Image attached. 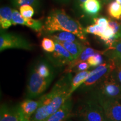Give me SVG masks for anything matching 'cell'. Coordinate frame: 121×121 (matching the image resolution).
Listing matches in <instances>:
<instances>
[{
	"label": "cell",
	"mask_w": 121,
	"mask_h": 121,
	"mask_svg": "<svg viewBox=\"0 0 121 121\" xmlns=\"http://www.w3.org/2000/svg\"><path fill=\"white\" fill-rule=\"evenodd\" d=\"M108 26L110 27L114 31L116 39H119L121 38V25L117 21L114 20L111 18L108 19Z\"/></svg>",
	"instance_id": "28"
},
{
	"label": "cell",
	"mask_w": 121,
	"mask_h": 121,
	"mask_svg": "<svg viewBox=\"0 0 121 121\" xmlns=\"http://www.w3.org/2000/svg\"><path fill=\"white\" fill-rule=\"evenodd\" d=\"M57 2L61 3V4H68L71 1V0H55Z\"/></svg>",
	"instance_id": "35"
},
{
	"label": "cell",
	"mask_w": 121,
	"mask_h": 121,
	"mask_svg": "<svg viewBox=\"0 0 121 121\" xmlns=\"http://www.w3.org/2000/svg\"><path fill=\"white\" fill-rule=\"evenodd\" d=\"M113 72L117 81L121 85V64L117 65L116 69Z\"/></svg>",
	"instance_id": "32"
},
{
	"label": "cell",
	"mask_w": 121,
	"mask_h": 121,
	"mask_svg": "<svg viewBox=\"0 0 121 121\" xmlns=\"http://www.w3.org/2000/svg\"><path fill=\"white\" fill-rule=\"evenodd\" d=\"M49 37L52 38L54 42H80L78 40V39H80L75 34L71 32H69V31H58L56 33H54L52 34H49Z\"/></svg>",
	"instance_id": "19"
},
{
	"label": "cell",
	"mask_w": 121,
	"mask_h": 121,
	"mask_svg": "<svg viewBox=\"0 0 121 121\" xmlns=\"http://www.w3.org/2000/svg\"><path fill=\"white\" fill-rule=\"evenodd\" d=\"M40 104V100H33L31 99H26L20 104L19 108L25 117L30 118L35 112Z\"/></svg>",
	"instance_id": "16"
},
{
	"label": "cell",
	"mask_w": 121,
	"mask_h": 121,
	"mask_svg": "<svg viewBox=\"0 0 121 121\" xmlns=\"http://www.w3.org/2000/svg\"><path fill=\"white\" fill-rule=\"evenodd\" d=\"M78 114L85 121H109L96 98L85 103L80 108Z\"/></svg>",
	"instance_id": "6"
},
{
	"label": "cell",
	"mask_w": 121,
	"mask_h": 121,
	"mask_svg": "<svg viewBox=\"0 0 121 121\" xmlns=\"http://www.w3.org/2000/svg\"><path fill=\"white\" fill-rule=\"evenodd\" d=\"M90 73V71L86 70L78 72V73L76 74V75L72 78V80L70 95H71L76 89L80 86L86 81V80L88 78Z\"/></svg>",
	"instance_id": "20"
},
{
	"label": "cell",
	"mask_w": 121,
	"mask_h": 121,
	"mask_svg": "<svg viewBox=\"0 0 121 121\" xmlns=\"http://www.w3.org/2000/svg\"><path fill=\"white\" fill-rule=\"evenodd\" d=\"M13 9L10 7L3 6L0 9V26L1 29H7L13 25Z\"/></svg>",
	"instance_id": "18"
},
{
	"label": "cell",
	"mask_w": 121,
	"mask_h": 121,
	"mask_svg": "<svg viewBox=\"0 0 121 121\" xmlns=\"http://www.w3.org/2000/svg\"><path fill=\"white\" fill-rule=\"evenodd\" d=\"M100 52V51L96 50L93 48L90 47L85 46L84 48V49H83V51H82V52H81V53L80 54L79 56L76 59L74 60L73 61H72L69 65H67L66 69H65V72L66 73H71L72 69L78 63L82 62L87 61V60H88L89 57L94 55V54Z\"/></svg>",
	"instance_id": "13"
},
{
	"label": "cell",
	"mask_w": 121,
	"mask_h": 121,
	"mask_svg": "<svg viewBox=\"0 0 121 121\" xmlns=\"http://www.w3.org/2000/svg\"><path fill=\"white\" fill-rule=\"evenodd\" d=\"M96 99L102 106L109 121H121V103L117 99L106 98L96 95Z\"/></svg>",
	"instance_id": "8"
},
{
	"label": "cell",
	"mask_w": 121,
	"mask_h": 121,
	"mask_svg": "<svg viewBox=\"0 0 121 121\" xmlns=\"http://www.w3.org/2000/svg\"><path fill=\"white\" fill-rule=\"evenodd\" d=\"M55 50L48 54L53 63L57 66H63L69 65L74 60L69 51L60 43L55 42Z\"/></svg>",
	"instance_id": "9"
},
{
	"label": "cell",
	"mask_w": 121,
	"mask_h": 121,
	"mask_svg": "<svg viewBox=\"0 0 121 121\" xmlns=\"http://www.w3.org/2000/svg\"><path fill=\"white\" fill-rule=\"evenodd\" d=\"M90 65H89V63L87 62H82L78 63L76 66H75L73 69H72V72L78 73V72L83 71L87 70L90 68Z\"/></svg>",
	"instance_id": "30"
},
{
	"label": "cell",
	"mask_w": 121,
	"mask_h": 121,
	"mask_svg": "<svg viewBox=\"0 0 121 121\" xmlns=\"http://www.w3.org/2000/svg\"><path fill=\"white\" fill-rule=\"evenodd\" d=\"M99 84L97 95L110 99H118L121 98V85L113 72L107 76Z\"/></svg>",
	"instance_id": "7"
},
{
	"label": "cell",
	"mask_w": 121,
	"mask_h": 121,
	"mask_svg": "<svg viewBox=\"0 0 121 121\" xmlns=\"http://www.w3.org/2000/svg\"><path fill=\"white\" fill-rule=\"evenodd\" d=\"M106 28L100 26L98 24H94L93 25H89L86 28H85V31L86 34H92L98 36V37H100V35L102 34V33L103 32Z\"/></svg>",
	"instance_id": "26"
},
{
	"label": "cell",
	"mask_w": 121,
	"mask_h": 121,
	"mask_svg": "<svg viewBox=\"0 0 121 121\" xmlns=\"http://www.w3.org/2000/svg\"><path fill=\"white\" fill-rule=\"evenodd\" d=\"M103 55L113 60L116 65L121 64V38L116 39L111 47L104 51Z\"/></svg>",
	"instance_id": "14"
},
{
	"label": "cell",
	"mask_w": 121,
	"mask_h": 121,
	"mask_svg": "<svg viewBox=\"0 0 121 121\" xmlns=\"http://www.w3.org/2000/svg\"><path fill=\"white\" fill-rule=\"evenodd\" d=\"M107 12L111 19L121 20V4L116 1L109 3L107 7Z\"/></svg>",
	"instance_id": "21"
},
{
	"label": "cell",
	"mask_w": 121,
	"mask_h": 121,
	"mask_svg": "<svg viewBox=\"0 0 121 121\" xmlns=\"http://www.w3.org/2000/svg\"><path fill=\"white\" fill-rule=\"evenodd\" d=\"M41 47L45 52L52 53L55 50V42L51 38L44 37L42 40Z\"/></svg>",
	"instance_id": "24"
},
{
	"label": "cell",
	"mask_w": 121,
	"mask_h": 121,
	"mask_svg": "<svg viewBox=\"0 0 121 121\" xmlns=\"http://www.w3.org/2000/svg\"><path fill=\"white\" fill-rule=\"evenodd\" d=\"M43 30L48 34L57 31H69L75 34L84 43H88L85 28L62 9H53L50 12L43 24Z\"/></svg>",
	"instance_id": "2"
},
{
	"label": "cell",
	"mask_w": 121,
	"mask_h": 121,
	"mask_svg": "<svg viewBox=\"0 0 121 121\" xmlns=\"http://www.w3.org/2000/svg\"><path fill=\"white\" fill-rule=\"evenodd\" d=\"M101 2H102L104 4H107L110 3L112 1H113V0H100Z\"/></svg>",
	"instance_id": "36"
},
{
	"label": "cell",
	"mask_w": 121,
	"mask_h": 121,
	"mask_svg": "<svg viewBox=\"0 0 121 121\" xmlns=\"http://www.w3.org/2000/svg\"><path fill=\"white\" fill-rule=\"evenodd\" d=\"M86 0H75V6L78 10H81L83 4Z\"/></svg>",
	"instance_id": "33"
},
{
	"label": "cell",
	"mask_w": 121,
	"mask_h": 121,
	"mask_svg": "<svg viewBox=\"0 0 121 121\" xmlns=\"http://www.w3.org/2000/svg\"><path fill=\"white\" fill-rule=\"evenodd\" d=\"M57 43L64 47L70 53L74 60L79 56L86 46L82 42H59Z\"/></svg>",
	"instance_id": "17"
},
{
	"label": "cell",
	"mask_w": 121,
	"mask_h": 121,
	"mask_svg": "<svg viewBox=\"0 0 121 121\" xmlns=\"http://www.w3.org/2000/svg\"><path fill=\"white\" fill-rule=\"evenodd\" d=\"M72 75L66 73L53 86L49 93L39 98L40 104L31 118L32 121H45L58 110L70 97Z\"/></svg>",
	"instance_id": "1"
},
{
	"label": "cell",
	"mask_w": 121,
	"mask_h": 121,
	"mask_svg": "<svg viewBox=\"0 0 121 121\" xmlns=\"http://www.w3.org/2000/svg\"><path fill=\"white\" fill-rule=\"evenodd\" d=\"M13 6L20 7L24 4H29L38 10L42 6V0H10Z\"/></svg>",
	"instance_id": "23"
},
{
	"label": "cell",
	"mask_w": 121,
	"mask_h": 121,
	"mask_svg": "<svg viewBox=\"0 0 121 121\" xmlns=\"http://www.w3.org/2000/svg\"><path fill=\"white\" fill-rule=\"evenodd\" d=\"M116 63L113 60L108 59L102 64L96 66L90 71L88 78L81 85L82 89H88L99 84L107 76L114 71L116 69Z\"/></svg>",
	"instance_id": "4"
},
{
	"label": "cell",
	"mask_w": 121,
	"mask_h": 121,
	"mask_svg": "<svg viewBox=\"0 0 121 121\" xmlns=\"http://www.w3.org/2000/svg\"><path fill=\"white\" fill-rule=\"evenodd\" d=\"M82 121H84V120H82Z\"/></svg>",
	"instance_id": "38"
},
{
	"label": "cell",
	"mask_w": 121,
	"mask_h": 121,
	"mask_svg": "<svg viewBox=\"0 0 121 121\" xmlns=\"http://www.w3.org/2000/svg\"><path fill=\"white\" fill-rule=\"evenodd\" d=\"M72 109L71 96L68 98L63 105L45 121H66L69 117Z\"/></svg>",
	"instance_id": "11"
},
{
	"label": "cell",
	"mask_w": 121,
	"mask_h": 121,
	"mask_svg": "<svg viewBox=\"0 0 121 121\" xmlns=\"http://www.w3.org/2000/svg\"><path fill=\"white\" fill-rule=\"evenodd\" d=\"M20 121H32L30 120V119H29V118H28L25 117L22 113V117H21Z\"/></svg>",
	"instance_id": "34"
},
{
	"label": "cell",
	"mask_w": 121,
	"mask_h": 121,
	"mask_svg": "<svg viewBox=\"0 0 121 121\" xmlns=\"http://www.w3.org/2000/svg\"><path fill=\"white\" fill-rule=\"evenodd\" d=\"M93 21L95 24H98L104 28L108 26V19L105 17H99L93 18Z\"/></svg>",
	"instance_id": "31"
},
{
	"label": "cell",
	"mask_w": 121,
	"mask_h": 121,
	"mask_svg": "<svg viewBox=\"0 0 121 121\" xmlns=\"http://www.w3.org/2000/svg\"><path fill=\"white\" fill-rule=\"evenodd\" d=\"M114 35L113 30L110 27L108 26L100 35V39L104 42Z\"/></svg>",
	"instance_id": "29"
},
{
	"label": "cell",
	"mask_w": 121,
	"mask_h": 121,
	"mask_svg": "<svg viewBox=\"0 0 121 121\" xmlns=\"http://www.w3.org/2000/svg\"><path fill=\"white\" fill-rule=\"evenodd\" d=\"M13 25L17 24L25 25L31 28L36 32H42L43 30V24L40 20L33 19L31 18L26 19L22 17L20 13L17 10H13V16H12Z\"/></svg>",
	"instance_id": "10"
},
{
	"label": "cell",
	"mask_w": 121,
	"mask_h": 121,
	"mask_svg": "<svg viewBox=\"0 0 121 121\" xmlns=\"http://www.w3.org/2000/svg\"><path fill=\"white\" fill-rule=\"evenodd\" d=\"M0 121H20L22 112L19 106L10 108L3 104L1 107Z\"/></svg>",
	"instance_id": "12"
},
{
	"label": "cell",
	"mask_w": 121,
	"mask_h": 121,
	"mask_svg": "<svg viewBox=\"0 0 121 121\" xmlns=\"http://www.w3.org/2000/svg\"><path fill=\"white\" fill-rule=\"evenodd\" d=\"M116 1L118 3H119L120 4H121V0H116Z\"/></svg>",
	"instance_id": "37"
},
{
	"label": "cell",
	"mask_w": 121,
	"mask_h": 121,
	"mask_svg": "<svg viewBox=\"0 0 121 121\" xmlns=\"http://www.w3.org/2000/svg\"><path fill=\"white\" fill-rule=\"evenodd\" d=\"M53 78V75L47 78L42 77L35 67L30 71L27 85L26 97L29 99L40 96L47 89Z\"/></svg>",
	"instance_id": "3"
},
{
	"label": "cell",
	"mask_w": 121,
	"mask_h": 121,
	"mask_svg": "<svg viewBox=\"0 0 121 121\" xmlns=\"http://www.w3.org/2000/svg\"><path fill=\"white\" fill-rule=\"evenodd\" d=\"M100 0H86L82 6V11L85 14L93 18L97 17L102 10Z\"/></svg>",
	"instance_id": "15"
},
{
	"label": "cell",
	"mask_w": 121,
	"mask_h": 121,
	"mask_svg": "<svg viewBox=\"0 0 121 121\" xmlns=\"http://www.w3.org/2000/svg\"><path fill=\"white\" fill-rule=\"evenodd\" d=\"M20 13L22 17L26 19H30L34 15V10L33 6L29 4H24L19 7Z\"/></svg>",
	"instance_id": "27"
},
{
	"label": "cell",
	"mask_w": 121,
	"mask_h": 121,
	"mask_svg": "<svg viewBox=\"0 0 121 121\" xmlns=\"http://www.w3.org/2000/svg\"><path fill=\"white\" fill-rule=\"evenodd\" d=\"M21 49L31 51L33 45L20 35L13 33L1 31L0 35V51L2 52L7 49Z\"/></svg>",
	"instance_id": "5"
},
{
	"label": "cell",
	"mask_w": 121,
	"mask_h": 121,
	"mask_svg": "<svg viewBox=\"0 0 121 121\" xmlns=\"http://www.w3.org/2000/svg\"><path fill=\"white\" fill-rule=\"evenodd\" d=\"M102 55H103V51H101L100 52L97 53L90 57L86 62L89 63L90 67H96L103 63V58Z\"/></svg>",
	"instance_id": "25"
},
{
	"label": "cell",
	"mask_w": 121,
	"mask_h": 121,
	"mask_svg": "<svg viewBox=\"0 0 121 121\" xmlns=\"http://www.w3.org/2000/svg\"><path fill=\"white\" fill-rule=\"evenodd\" d=\"M34 67L38 73L43 78H47L53 75V73L52 72V69L46 62H40Z\"/></svg>",
	"instance_id": "22"
}]
</instances>
